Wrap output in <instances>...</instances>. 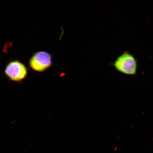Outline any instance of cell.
Returning <instances> with one entry per match:
<instances>
[{"mask_svg": "<svg viewBox=\"0 0 153 153\" xmlns=\"http://www.w3.org/2000/svg\"><path fill=\"white\" fill-rule=\"evenodd\" d=\"M113 65L117 70L127 75H134L137 73V61L133 54L124 51L114 61Z\"/></svg>", "mask_w": 153, "mask_h": 153, "instance_id": "6da1fadb", "label": "cell"}, {"mask_svg": "<svg viewBox=\"0 0 153 153\" xmlns=\"http://www.w3.org/2000/svg\"><path fill=\"white\" fill-rule=\"evenodd\" d=\"M52 56L45 51H39L32 55L29 60V65L32 69L37 72L45 71L52 66Z\"/></svg>", "mask_w": 153, "mask_h": 153, "instance_id": "7a4b0ae2", "label": "cell"}, {"mask_svg": "<svg viewBox=\"0 0 153 153\" xmlns=\"http://www.w3.org/2000/svg\"><path fill=\"white\" fill-rule=\"evenodd\" d=\"M4 72L9 80L20 82L26 77L28 69L23 63L15 60L9 62L6 67Z\"/></svg>", "mask_w": 153, "mask_h": 153, "instance_id": "3957f363", "label": "cell"}]
</instances>
